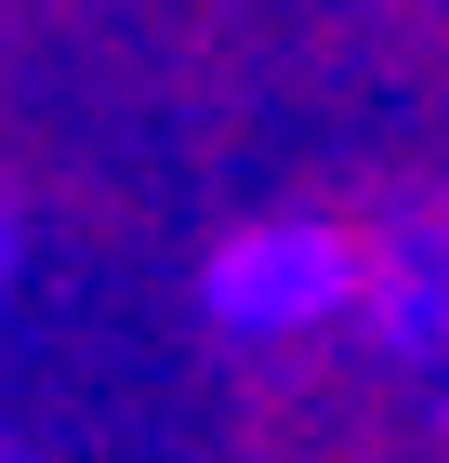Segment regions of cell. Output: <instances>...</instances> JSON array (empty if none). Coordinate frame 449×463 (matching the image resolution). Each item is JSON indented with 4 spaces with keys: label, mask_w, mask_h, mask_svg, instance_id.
<instances>
[{
    "label": "cell",
    "mask_w": 449,
    "mask_h": 463,
    "mask_svg": "<svg viewBox=\"0 0 449 463\" xmlns=\"http://www.w3.org/2000/svg\"><path fill=\"white\" fill-rule=\"evenodd\" d=\"M357 291V251L317 239V225H265V239L225 251V279H211V305L225 318H317V305H344Z\"/></svg>",
    "instance_id": "obj_1"
}]
</instances>
